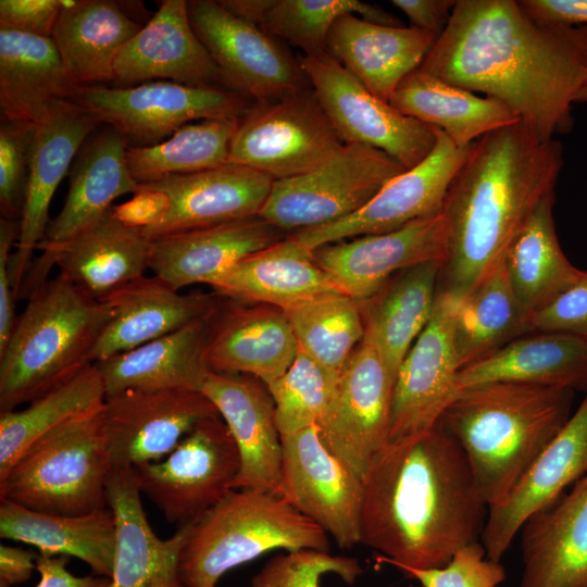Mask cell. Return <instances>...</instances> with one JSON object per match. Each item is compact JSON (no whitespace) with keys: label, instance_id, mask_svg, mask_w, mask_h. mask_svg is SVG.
Segmentation results:
<instances>
[{"label":"cell","instance_id":"6da1fadb","mask_svg":"<svg viewBox=\"0 0 587 587\" xmlns=\"http://www.w3.org/2000/svg\"><path fill=\"white\" fill-rule=\"evenodd\" d=\"M421 70L509 108L542 140L570 133L587 82V26L549 25L515 0H457Z\"/></svg>","mask_w":587,"mask_h":587},{"label":"cell","instance_id":"7a4b0ae2","mask_svg":"<svg viewBox=\"0 0 587 587\" xmlns=\"http://www.w3.org/2000/svg\"><path fill=\"white\" fill-rule=\"evenodd\" d=\"M488 505L467 459L441 422L388 441L362 478L359 544L401 571L447 565L480 541Z\"/></svg>","mask_w":587,"mask_h":587},{"label":"cell","instance_id":"3957f363","mask_svg":"<svg viewBox=\"0 0 587 587\" xmlns=\"http://www.w3.org/2000/svg\"><path fill=\"white\" fill-rule=\"evenodd\" d=\"M563 164L562 143L521 120L474 141L444 201L447 254L437 289L455 298L474 289L555 191Z\"/></svg>","mask_w":587,"mask_h":587},{"label":"cell","instance_id":"277c9868","mask_svg":"<svg viewBox=\"0 0 587 587\" xmlns=\"http://www.w3.org/2000/svg\"><path fill=\"white\" fill-rule=\"evenodd\" d=\"M574 390L514 382L460 389L440 422L455 438L488 507L511 489L571 417Z\"/></svg>","mask_w":587,"mask_h":587},{"label":"cell","instance_id":"5b68a950","mask_svg":"<svg viewBox=\"0 0 587 587\" xmlns=\"http://www.w3.org/2000/svg\"><path fill=\"white\" fill-rule=\"evenodd\" d=\"M0 351V412L27 404L92 364L110 307L59 274L27 299Z\"/></svg>","mask_w":587,"mask_h":587},{"label":"cell","instance_id":"8992f818","mask_svg":"<svg viewBox=\"0 0 587 587\" xmlns=\"http://www.w3.org/2000/svg\"><path fill=\"white\" fill-rule=\"evenodd\" d=\"M277 549L328 552V535L275 494L233 489L191 524L179 575L186 587H216L228 571Z\"/></svg>","mask_w":587,"mask_h":587},{"label":"cell","instance_id":"52a82bcc","mask_svg":"<svg viewBox=\"0 0 587 587\" xmlns=\"http://www.w3.org/2000/svg\"><path fill=\"white\" fill-rule=\"evenodd\" d=\"M101 411L72 417L36 439L0 478V498L65 515L107 508L113 465Z\"/></svg>","mask_w":587,"mask_h":587},{"label":"cell","instance_id":"ba28073f","mask_svg":"<svg viewBox=\"0 0 587 587\" xmlns=\"http://www.w3.org/2000/svg\"><path fill=\"white\" fill-rule=\"evenodd\" d=\"M128 147L157 145L192 121L241 118L254 103L226 87L153 80L128 87L74 88L67 97Z\"/></svg>","mask_w":587,"mask_h":587},{"label":"cell","instance_id":"9c48e42d","mask_svg":"<svg viewBox=\"0 0 587 587\" xmlns=\"http://www.w3.org/2000/svg\"><path fill=\"white\" fill-rule=\"evenodd\" d=\"M403 171L380 150L347 143L316 170L274 180L258 215L284 233L322 226L361 210Z\"/></svg>","mask_w":587,"mask_h":587},{"label":"cell","instance_id":"30bf717a","mask_svg":"<svg viewBox=\"0 0 587 587\" xmlns=\"http://www.w3.org/2000/svg\"><path fill=\"white\" fill-rule=\"evenodd\" d=\"M344 145L310 88L275 102H254L239 121L227 163L282 180L316 170Z\"/></svg>","mask_w":587,"mask_h":587},{"label":"cell","instance_id":"8fae6325","mask_svg":"<svg viewBox=\"0 0 587 587\" xmlns=\"http://www.w3.org/2000/svg\"><path fill=\"white\" fill-rule=\"evenodd\" d=\"M235 441L220 414L200 422L165 458L133 467L145 495L170 524H192L230 490L239 471Z\"/></svg>","mask_w":587,"mask_h":587},{"label":"cell","instance_id":"7c38bea8","mask_svg":"<svg viewBox=\"0 0 587 587\" xmlns=\"http://www.w3.org/2000/svg\"><path fill=\"white\" fill-rule=\"evenodd\" d=\"M299 63L323 111L341 141L380 150L404 170L433 150V127L400 113L374 96L328 52L303 55Z\"/></svg>","mask_w":587,"mask_h":587},{"label":"cell","instance_id":"4fadbf2b","mask_svg":"<svg viewBox=\"0 0 587 587\" xmlns=\"http://www.w3.org/2000/svg\"><path fill=\"white\" fill-rule=\"evenodd\" d=\"M188 14L228 88L260 103L311 88L299 60L275 37L236 17L218 1H188Z\"/></svg>","mask_w":587,"mask_h":587},{"label":"cell","instance_id":"5bb4252c","mask_svg":"<svg viewBox=\"0 0 587 587\" xmlns=\"http://www.w3.org/2000/svg\"><path fill=\"white\" fill-rule=\"evenodd\" d=\"M433 128L436 143L432 152L417 165L390 179L361 210L336 222L290 235L314 250L345 239L390 233L439 214L449 186L472 145L460 147L442 130Z\"/></svg>","mask_w":587,"mask_h":587},{"label":"cell","instance_id":"9a60e30c","mask_svg":"<svg viewBox=\"0 0 587 587\" xmlns=\"http://www.w3.org/2000/svg\"><path fill=\"white\" fill-rule=\"evenodd\" d=\"M394 386L374 344L364 334L315 425L326 448L361 479L374 455L389 441Z\"/></svg>","mask_w":587,"mask_h":587},{"label":"cell","instance_id":"2e32d148","mask_svg":"<svg viewBox=\"0 0 587 587\" xmlns=\"http://www.w3.org/2000/svg\"><path fill=\"white\" fill-rule=\"evenodd\" d=\"M101 414L112 465L136 467L165 458L218 412L202 391L171 388L107 397Z\"/></svg>","mask_w":587,"mask_h":587},{"label":"cell","instance_id":"e0dca14e","mask_svg":"<svg viewBox=\"0 0 587 587\" xmlns=\"http://www.w3.org/2000/svg\"><path fill=\"white\" fill-rule=\"evenodd\" d=\"M150 246L151 240L139 227L124 223L111 210L66 241L41 248V255L33 261L18 299H28L48 280L51 268L58 266L59 274L88 296L102 300L146 275L150 267Z\"/></svg>","mask_w":587,"mask_h":587},{"label":"cell","instance_id":"ac0fdd59","mask_svg":"<svg viewBox=\"0 0 587 587\" xmlns=\"http://www.w3.org/2000/svg\"><path fill=\"white\" fill-rule=\"evenodd\" d=\"M280 497L342 549L359 544L362 479L332 453L316 426L282 436Z\"/></svg>","mask_w":587,"mask_h":587},{"label":"cell","instance_id":"d6986e66","mask_svg":"<svg viewBox=\"0 0 587 587\" xmlns=\"http://www.w3.org/2000/svg\"><path fill=\"white\" fill-rule=\"evenodd\" d=\"M454 309L455 298L437 289L429 321L405 355L395 382L389 441L433 428L460 391Z\"/></svg>","mask_w":587,"mask_h":587},{"label":"cell","instance_id":"ffe728a7","mask_svg":"<svg viewBox=\"0 0 587 587\" xmlns=\"http://www.w3.org/2000/svg\"><path fill=\"white\" fill-rule=\"evenodd\" d=\"M447 254L441 212L385 234L365 235L324 245L314 260L333 285L358 302L373 297L397 273Z\"/></svg>","mask_w":587,"mask_h":587},{"label":"cell","instance_id":"44dd1931","mask_svg":"<svg viewBox=\"0 0 587 587\" xmlns=\"http://www.w3.org/2000/svg\"><path fill=\"white\" fill-rule=\"evenodd\" d=\"M273 179L247 166L224 165L138 185L165 199L161 216L140 228L149 239L258 215Z\"/></svg>","mask_w":587,"mask_h":587},{"label":"cell","instance_id":"7402d4cb","mask_svg":"<svg viewBox=\"0 0 587 587\" xmlns=\"http://www.w3.org/2000/svg\"><path fill=\"white\" fill-rule=\"evenodd\" d=\"M587 474V395L548 447L526 469L508 497L488 507L480 542L500 562L534 514L557 503L563 490Z\"/></svg>","mask_w":587,"mask_h":587},{"label":"cell","instance_id":"603a6c76","mask_svg":"<svg viewBox=\"0 0 587 587\" xmlns=\"http://www.w3.org/2000/svg\"><path fill=\"white\" fill-rule=\"evenodd\" d=\"M100 124L71 100H62L36 124L30 174L20 217V235L11 255L10 275L16 297L43 240L53 195L85 140Z\"/></svg>","mask_w":587,"mask_h":587},{"label":"cell","instance_id":"cb8c5ba5","mask_svg":"<svg viewBox=\"0 0 587 587\" xmlns=\"http://www.w3.org/2000/svg\"><path fill=\"white\" fill-rule=\"evenodd\" d=\"M153 80L228 88L192 28L188 1L162 0L157 12L116 57L113 87Z\"/></svg>","mask_w":587,"mask_h":587},{"label":"cell","instance_id":"d4e9b609","mask_svg":"<svg viewBox=\"0 0 587 587\" xmlns=\"http://www.w3.org/2000/svg\"><path fill=\"white\" fill-rule=\"evenodd\" d=\"M201 391L216 408L238 450L240 464L233 488L279 496L282 436L266 386L251 375L210 371Z\"/></svg>","mask_w":587,"mask_h":587},{"label":"cell","instance_id":"484cf974","mask_svg":"<svg viewBox=\"0 0 587 587\" xmlns=\"http://www.w3.org/2000/svg\"><path fill=\"white\" fill-rule=\"evenodd\" d=\"M107 502L116 529L109 587H186L179 575V561L191 524L177 527L166 539L158 537L143 511L133 467H112Z\"/></svg>","mask_w":587,"mask_h":587},{"label":"cell","instance_id":"4316f807","mask_svg":"<svg viewBox=\"0 0 587 587\" xmlns=\"http://www.w3.org/2000/svg\"><path fill=\"white\" fill-rule=\"evenodd\" d=\"M285 237L259 215L170 234L151 240L149 270L177 290L210 285L243 258Z\"/></svg>","mask_w":587,"mask_h":587},{"label":"cell","instance_id":"83f0119b","mask_svg":"<svg viewBox=\"0 0 587 587\" xmlns=\"http://www.w3.org/2000/svg\"><path fill=\"white\" fill-rule=\"evenodd\" d=\"M298 353L297 339L282 309L218 302L207 352L212 372L251 375L266 386L287 372Z\"/></svg>","mask_w":587,"mask_h":587},{"label":"cell","instance_id":"f1b7e54d","mask_svg":"<svg viewBox=\"0 0 587 587\" xmlns=\"http://www.w3.org/2000/svg\"><path fill=\"white\" fill-rule=\"evenodd\" d=\"M102 301L112 317L93 348L92 363L203 320L217 305L212 295L182 294L155 275H143Z\"/></svg>","mask_w":587,"mask_h":587},{"label":"cell","instance_id":"f546056e","mask_svg":"<svg viewBox=\"0 0 587 587\" xmlns=\"http://www.w3.org/2000/svg\"><path fill=\"white\" fill-rule=\"evenodd\" d=\"M127 148L126 139L110 126L90 134L70 168L63 207L50 220L37 249L66 241L108 214L115 199L137 192L138 184L126 163Z\"/></svg>","mask_w":587,"mask_h":587},{"label":"cell","instance_id":"4dcf8cb0","mask_svg":"<svg viewBox=\"0 0 587 587\" xmlns=\"http://www.w3.org/2000/svg\"><path fill=\"white\" fill-rule=\"evenodd\" d=\"M437 37L409 26L372 23L354 14L337 20L327 52L374 96L389 102L399 84L417 70Z\"/></svg>","mask_w":587,"mask_h":587},{"label":"cell","instance_id":"1f68e13d","mask_svg":"<svg viewBox=\"0 0 587 587\" xmlns=\"http://www.w3.org/2000/svg\"><path fill=\"white\" fill-rule=\"evenodd\" d=\"M217 305L203 320L95 362L103 380L105 398L126 390L184 388L201 391L211 371L207 352Z\"/></svg>","mask_w":587,"mask_h":587},{"label":"cell","instance_id":"d6a6232c","mask_svg":"<svg viewBox=\"0 0 587 587\" xmlns=\"http://www.w3.org/2000/svg\"><path fill=\"white\" fill-rule=\"evenodd\" d=\"M521 529L519 587H587V474Z\"/></svg>","mask_w":587,"mask_h":587},{"label":"cell","instance_id":"836d02e7","mask_svg":"<svg viewBox=\"0 0 587 587\" xmlns=\"http://www.w3.org/2000/svg\"><path fill=\"white\" fill-rule=\"evenodd\" d=\"M122 3L62 0L51 38L72 90L112 84L116 57L142 27Z\"/></svg>","mask_w":587,"mask_h":587},{"label":"cell","instance_id":"e575fe53","mask_svg":"<svg viewBox=\"0 0 587 587\" xmlns=\"http://www.w3.org/2000/svg\"><path fill=\"white\" fill-rule=\"evenodd\" d=\"M209 286L217 296L234 302H254L282 310L338 291L315 262L313 250L290 234L243 258Z\"/></svg>","mask_w":587,"mask_h":587},{"label":"cell","instance_id":"d590c367","mask_svg":"<svg viewBox=\"0 0 587 587\" xmlns=\"http://www.w3.org/2000/svg\"><path fill=\"white\" fill-rule=\"evenodd\" d=\"M495 382L587 390V340L563 333H529L458 373L459 389Z\"/></svg>","mask_w":587,"mask_h":587},{"label":"cell","instance_id":"8d00e7d4","mask_svg":"<svg viewBox=\"0 0 587 587\" xmlns=\"http://www.w3.org/2000/svg\"><path fill=\"white\" fill-rule=\"evenodd\" d=\"M441 261H428L394 275L373 297L359 302L365 335L391 379L432 315Z\"/></svg>","mask_w":587,"mask_h":587},{"label":"cell","instance_id":"74e56055","mask_svg":"<svg viewBox=\"0 0 587 587\" xmlns=\"http://www.w3.org/2000/svg\"><path fill=\"white\" fill-rule=\"evenodd\" d=\"M0 536L34 546L39 553L75 557L84 561L92 574L112 576L116 529L109 507L65 515L35 511L0 498Z\"/></svg>","mask_w":587,"mask_h":587},{"label":"cell","instance_id":"f35d334b","mask_svg":"<svg viewBox=\"0 0 587 587\" xmlns=\"http://www.w3.org/2000/svg\"><path fill=\"white\" fill-rule=\"evenodd\" d=\"M71 91L52 38L0 26L1 117L39 124Z\"/></svg>","mask_w":587,"mask_h":587},{"label":"cell","instance_id":"ab89813d","mask_svg":"<svg viewBox=\"0 0 587 587\" xmlns=\"http://www.w3.org/2000/svg\"><path fill=\"white\" fill-rule=\"evenodd\" d=\"M400 113L442 130L455 145L471 146L484 135L519 121L501 102L445 82L420 67L389 99Z\"/></svg>","mask_w":587,"mask_h":587},{"label":"cell","instance_id":"60d3db41","mask_svg":"<svg viewBox=\"0 0 587 587\" xmlns=\"http://www.w3.org/2000/svg\"><path fill=\"white\" fill-rule=\"evenodd\" d=\"M555 191L547 195L509 246L502 263L510 286L530 315L582 275L560 246L553 220Z\"/></svg>","mask_w":587,"mask_h":587},{"label":"cell","instance_id":"b9f144b4","mask_svg":"<svg viewBox=\"0 0 587 587\" xmlns=\"http://www.w3.org/2000/svg\"><path fill=\"white\" fill-rule=\"evenodd\" d=\"M529 333V314L502 261L467 295L455 298L453 344L460 370Z\"/></svg>","mask_w":587,"mask_h":587},{"label":"cell","instance_id":"7bdbcfd3","mask_svg":"<svg viewBox=\"0 0 587 587\" xmlns=\"http://www.w3.org/2000/svg\"><path fill=\"white\" fill-rule=\"evenodd\" d=\"M104 401L103 380L92 363L27 407L0 412V478L36 439L72 417L101 409Z\"/></svg>","mask_w":587,"mask_h":587},{"label":"cell","instance_id":"ee69618b","mask_svg":"<svg viewBox=\"0 0 587 587\" xmlns=\"http://www.w3.org/2000/svg\"><path fill=\"white\" fill-rule=\"evenodd\" d=\"M240 118H210L182 126L165 140L128 147L126 163L138 185L196 173L228 162L232 139Z\"/></svg>","mask_w":587,"mask_h":587},{"label":"cell","instance_id":"f6af8a7d","mask_svg":"<svg viewBox=\"0 0 587 587\" xmlns=\"http://www.w3.org/2000/svg\"><path fill=\"white\" fill-rule=\"evenodd\" d=\"M283 311L299 350L338 374L365 334L359 302L339 290Z\"/></svg>","mask_w":587,"mask_h":587},{"label":"cell","instance_id":"bcb514c9","mask_svg":"<svg viewBox=\"0 0 587 587\" xmlns=\"http://www.w3.org/2000/svg\"><path fill=\"white\" fill-rule=\"evenodd\" d=\"M348 14L380 25L402 26L383 8L358 0H274L260 28L298 47L304 55H319L327 52L334 24Z\"/></svg>","mask_w":587,"mask_h":587},{"label":"cell","instance_id":"7dc6e473","mask_svg":"<svg viewBox=\"0 0 587 587\" xmlns=\"http://www.w3.org/2000/svg\"><path fill=\"white\" fill-rule=\"evenodd\" d=\"M339 375L299 350L287 372L266 385L280 436L316 425L336 392Z\"/></svg>","mask_w":587,"mask_h":587},{"label":"cell","instance_id":"c3c4849f","mask_svg":"<svg viewBox=\"0 0 587 587\" xmlns=\"http://www.w3.org/2000/svg\"><path fill=\"white\" fill-rule=\"evenodd\" d=\"M336 574L352 585L363 574L354 558L302 549L271 558L251 578V587H320L322 576Z\"/></svg>","mask_w":587,"mask_h":587},{"label":"cell","instance_id":"681fc988","mask_svg":"<svg viewBox=\"0 0 587 587\" xmlns=\"http://www.w3.org/2000/svg\"><path fill=\"white\" fill-rule=\"evenodd\" d=\"M35 133L36 124L1 117V217L20 221L29 180Z\"/></svg>","mask_w":587,"mask_h":587},{"label":"cell","instance_id":"f907efd6","mask_svg":"<svg viewBox=\"0 0 587 587\" xmlns=\"http://www.w3.org/2000/svg\"><path fill=\"white\" fill-rule=\"evenodd\" d=\"M403 572L423 587H499L505 579L503 565L486 557L480 541L458 550L442 567Z\"/></svg>","mask_w":587,"mask_h":587},{"label":"cell","instance_id":"816d5d0a","mask_svg":"<svg viewBox=\"0 0 587 587\" xmlns=\"http://www.w3.org/2000/svg\"><path fill=\"white\" fill-rule=\"evenodd\" d=\"M534 332L563 333L587 340V270L552 301L529 315Z\"/></svg>","mask_w":587,"mask_h":587},{"label":"cell","instance_id":"f5cc1de1","mask_svg":"<svg viewBox=\"0 0 587 587\" xmlns=\"http://www.w3.org/2000/svg\"><path fill=\"white\" fill-rule=\"evenodd\" d=\"M61 11L60 0H1L0 26L51 38Z\"/></svg>","mask_w":587,"mask_h":587},{"label":"cell","instance_id":"db71d44e","mask_svg":"<svg viewBox=\"0 0 587 587\" xmlns=\"http://www.w3.org/2000/svg\"><path fill=\"white\" fill-rule=\"evenodd\" d=\"M18 235V220L0 218V351L5 347L17 319L10 261L11 251L16 246Z\"/></svg>","mask_w":587,"mask_h":587},{"label":"cell","instance_id":"11a10c76","mask_svg":"<svg viewBox=\"0 0 587 587\" xmlns=\"http://www.w3.org/2000/svg\"><path fill=\"white\" fill-rule=\"evenodd\" d=\"M534 20L557 26H587V0H521Z\"/></svg>","mask_w":587,"mask_h":587},{"label":"cell","instance_id":"9f6ffc18","mask_svg":"<svg viewBox=\"0 0 587 587\" xmlns=\"http://www.w3.org/2000/svg\"><path fill=\"white\" fill-rule=\"evenodd\" d=\"M391 3L407 15L412 27L437 38L447 27L455 5L454 0H392Z\"/></svg>","mask_w":587,"mask_h":587},{"label":"cell","instance_id":"6f0895ef","mask_svg":"<svg viewBox=\"0 0 587 587\" xmlns=\"http://www.w3.org/2000/svg\"><path fill=\"white\" fill-rule=\"evenodd\" d=\"M70 557L38 553L36 571L40 579L36 587H109L110 578L99 575L75 576L67 570Z\"/></svg>","mask_w":587,"mask_h":587},{"label":"cell","instance_id":"680465c9","mask_svg":"<svg viewBox=\"0 0 587 587\" xmlns=\"http://www.w3.org/2000/svg\"><path fill=\"white\" fill-rule=\"evenodd\" d=\"M38 554L33 550L0 546V587H12L28 580L36 571Z\"/></svg>","mask_w":587,"mask_h":587},{"label":"cell","instance_id":"91938a15","mask_svg":"<svg viewBox=\"0 0 587 587\" xmlns=\"http://www.w3.org/2000/svg\"><path fill=\"white\" fill-rule=\"evenodd\" d=\"M218 2L236 17L261 27L274 0H218Z\"/></svg>","mask_w":587,"mask_h":587},{"label":"cell","instance_id":"94428289","mask_svg":"<svg viewBox=\"0 0 587 587\" xmlns=\"http://www.w3.org/2000/svg\"><path fill=\"white\" fill-rule=\"evenodd\" d=\"M576 102H587V82L583 86V88L577 92L576 98H575V103Z\"/></svg>","mask_w":587,"mask_h":587}]
</instances>
